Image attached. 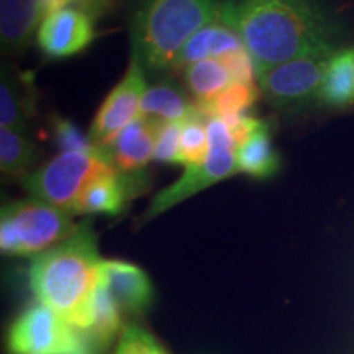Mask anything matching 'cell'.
<instances>
[{
  "instance_id": "obj_1",
  "label": "cell",
  "mask_w": 354,
  "mask_h": 354,
  "mask_svg": "<svg viewBox=\"0 0 354 354\" xmlns=\"http://www.w3.org/2000/svg\"><path fill=\"white\" fill-rule=\"evenodd\" d=\"M220 19L240 33L258 69L338 50L349 37L322 0H225Z\"/></svg>"
},
{
  "instance_id": "obj_2",
  "label": "cell",
  "mask_w": 354,
  "mask_h": 354,
  "mask_svg": "<svg viewBox=\"0 0 354 354\" xmlns=\"http://www.w3.org/2000/svg\"><path fill=\"white\" fill-rule=\"evenodd\" d=\"M102 261L92 223L82 221L74 236L33 259L30 286L35 297L81 330L100 281Z\"/></svg>"
},
{
  "instance_id": "obj_3",
  "label": "cell",
  "mask_w": 354,
  "mask_h": 354,
  "mask_svg": "<svg viewBox=\"0 0 354 354\" xmlns=\"http://www.w3.org/2000/svg\"><path fill=\"white\" fill-rule=\"evenodd\" d=\"M225 0H140L130 20L131 56L145 71H171L185 43L220 19Z\"/></svg>"
},
{
  "instance_id": "obj_4",
  "label": "cell",
  "mask_w": 354,
  "mask_h": 354,
  "mask_svg": "<svg viewBox=\"0 0 354 354\" xmlns=\"http://www.w3.org/2000/svg\"><path fill=\"white\" fill-rule=\"evenodd\" d=\"M71 212L28 197L8 202L0 214V251L3 256H37L77 233Z\"/></svg>"
},
{
  "instance_id": "obj_5",
  "label": "cell",
  "mask_w": 354,
  "mask_h": 354,
  "mask_svg": "<svg viewBox=\"0 0 354 354\" xmlns=\"http://www.w3.org/2000/svg\"><path fill=\"white\" fill-rule=\"evenodd\" d=\"M113 171L117 169L107 149L94 146L86 151L59 153L26 176L24 187L32 197L73 214L84 190L95 179Z\"/></svg>"
},
{
  "instance_id": "obj_6",
  "label": "cell",
  "mask_w": 354,
  "mask_h": 354,
  "mask_svg": "<svg viewBox=\"0 0 354 354\" xmlns=\"http://www.w3.org/2000/svg\"><path fill=\"white\" fill-rule=\"evenodd\" d=\"M210 149L207 159L197 167H189L176 183L161 189L151 198L148 209L141 216V221H151L189 197L202 190L221 183L238 174L236 166V141L227 123L221 118H212L209 122Z\"/></svg>"
},
{
  "instance_id": "obj_7",
  "label": "cell",
  "mask_w": 354,
  "mask_h": 354,
  "mask_svg": "<svg viewBox=\"0 0 354 354\" xmlns=\"http://www.w3.org/2000/svg\"><path fill=\"white\" fill-rule=\"evenodd\" d=\"M7 348L10 354H99L76 326L38 300L10 325Z\"/></svg>"
},
{
  "instance_id": "obj_8",
  "label": "cell",
  "mask_w": 354,
  "mask_h": 354,
  "mask_svg": "<svg viewBox=\"0 0 354 354\" xmlns=\"http://www.w3.org/2000/svg\"><path fill=\"white\" fill-rule=\"evenodd\" d=\"M335 51L313 53L258 69L259 91L276 109L297 110L317 105L318 92Z\"/></svg>"
},
{
  "instance_id": "obj_9",
  "label": "cell",
  "mask_w": 354,
  "mask_h": 354,
  "mask_svg": "<svg viewBox=\"0 0 354 354\" xmlns=\"http://www.w3.org/2000/svg\"><path fill=\"white\" fill-rule=\"evenodd\" d=\"M145 74L146 71L140 61L131 56L125 76L100 105L88 130V138L95 146L107 148L118 133L140 117L141 100L148 88Z\"/></svg>"
},
{
  "instance_id": "obj_10",
  "label": "cell",
  "mask_w": 354,
  "mask_h": 354,
  "mask_svg": "<svg viewBox=\"0 0 354 354\" xmlns=\"http://www.w3.org/2000/svg\"><path fill=\"white\" fill-rule=\"evenodd\" d=\"M94 38V19L76 7L51 13L39 24L37 33L39 50L55 59L77 55L86 50Z\"/></svg>"
},
{
  "instance_id": "obj_11",
  "label": "cell",
  "mask_w": 354,
  "mask_h": 354,
  "mask_svg": "<svg viewBox=\"0 0 354 354\" xmlns=\"http://www.w3.org/2000/svg\"><path fill=\"white\" fill-rule=\"evenodd\" d=\"M100 281L125 313L140 315L153 302L154 290L148 274L138 266L120 259H104L100 266Z\"/></svg>"
},
{
  "instance_id": "obj_12",
  "label": "cell",
  "mask_w": 354,
  "mask_h": 354,
  "mask_svg": "<svg viewBox=\"0 0 354 354\" xmlns=\"http://www.w3.org/2000/svg\"><path fill=\"white\" fill-rule=\"evenodd\" d=\"M141 189L140 174L113 171L95 179L84 190L74 207V215H118Z\"/></svg>"
},
{
  "instance_id": "obj_13",
  "label": "cell",
  "mask_w": 354,
  "mask_h": 354,
  "mask_svg": "<svg viewBox=\"0 0 354 354\" xmlns=\"http://www.w3.org/2000/svg\"><path fill=\"white\" fill-rule=\"evenodd\" d=\"M162 122L140 115L110 143L107 153L115 169L122 174H140L154 158L156 133Z\"/></svg>"
},
{
  "instance_id": "obj_14",
  "label": "cell",
  "mask_w": 354,
  "mask_h": 354,
  "mask_svg": "<svg viewBox=\"0 0 354 354\" xmlns=\"http://www.w3.org/2000/svg\"><path fill=\"white\" fill-rule=\"evenodd\" d=\"M246 50L240 33L228 25L227 21L216 19L203 26L185 43L183 51L176 57L171 71H180L190 64L201 63L205 59H220L232 53Z\"/></svg>"
},
{
  "instance_id": "obj_15",
  "label": "cell",
  "mask_w": 354,
  "mask_h": 354,
  "mask_svg": "<svg viewBox=\"0 0 354 354\" xmlns=\"http://www.w3.org/2000/svg\"><path fill=\"white\" fill-rule=\"evenodd\" d=\"M39 24L37 0H0V43L3 55L24 53L32 44Z\"/></svg>"
},
{
  "instance_id": "obj_16",
  "label": "cell",
  "mask_w": 354,
  "mask_h": 354,
  "mask_svg": "<svg viewBox=\"0 0 354 354\" xmlns=\"http://www.w3.org/2000/svg\"><path fill=\"white\" fill-rule=\"evenodd\" d=\"M317 105L333 110L354 105V43L344 44L331 56L318 92Z\"/></svg>"
},
{
  "instance_id": "obj_17",
  "label": "cell",
  "mask_w": 354,
  "mask_h": 354,
  "mask_svg": "<svg viewBox=\"0 0 354 354\" xmlns=\"http://www.w3.org/2000/svg\"><path fill=\"white\" fill-rule=\"evenodd\" d=\"M238 172L268 179L281 169V158L272 145L269 125L261 120L259 127L236 148Z\"/></svg>"
},
{
  "instance_id": "obj_18",
  "label": "cell",
  "mask_w": 354,
  "mask_h": 354,
  "mask_svg": "<svg viewBox=\"0 0 354 354\" xmlns=\"http://www.w3.org/2000/svg\"><path fill=\"white\" fill-rule=\"evenodd\" d=\"M141 115L162 123L187 122L194 117H203L197 102L190 104L183 92L169 82L148 86L141 100Z\"/></svg>"
},
{
  "instance_id": "obj_19",
  "label": "cell",
  "mask_w": 354,
  "mask_h": 354,
  "mask_svg": "<svg viewBox=\"0 0 354 354\" xmlns=\"http://www.w3.org/2000/svg\"><path fill=\"white\" fill-rule=\"evenodd\" d=\"M184 81L197 104H209L234 84V77L225 61L205 59L185 68Z\"/></svg>"
},
{
  "instance_id": "obj_20",
  "label": "cell",
  "mask_w": 354,
  "mask_h": 354,
  "mask_svg": "<svg viewBox=\"0 0 354 354\" xmlns=\"http://www.w3.org/2000/svg\"><path fill=\"white\" fill-rule=\"evenodd\" d=\"M39 149L25 133L0 127V169L3 174L25 179L32 174Z\"/></svg>"
},
{
  "instance_id": "obj_21",
  "label": "cell",
  "mask_w": 354,
  "mask_h": 354,
  "mask_svg": "<svg viewBox=\"0 0 354 354\" xmlns=\"http://www.w3.org/2000/svg\"><path fill=\"white\" fill-rule=\"evenodd\" d=\"M258 88L259 87L256 84L234 82L209 104L197 105L207 120H212V118L230 120V118L248 115V110L253 107L256 97H258Z\"/></svg>"
},
{
  "instance_id": "obj_22",
  "label": "cell",
  "mask_w": 354,
  "mask_h": 354,
  "mask_svg": "<svg viewBox=\"0 0 354 354\" xmlns=\"http://www.w3.org/2000/svg\"><path fill=\"white\" fill-rule=\"evenodd\" d=\"M209 122L203 117H194L184 122L183 135H180L179 165L185 169L201 166L207 159L210 149Z\"/></svg>"
},
{
  "instance_id": "obj_23",
  "label": "cell",
  "mask_w": 354,
  "mask_h": 354,
  "mask_svg": "<svg viewBox=\"0 0 354 354\" xmlns=\"http://www.w3.org/2000/svg\"><path fill=\"white\" fill-rule=\"evenodd\" d=\"M19 84L3 71L0 82V127L26 133V102L20 94Z\"/></svg>"
},
{
  "instance_id": "obj_24",
  "label": "cell",
  "mask_w": 354,
  "mask_h": 354,
  "mask_svg": "<svg viewBox=\"0 0 354 354\" xmlns=\"http://www.w3.org/2000/svg\"><path fill=\"white\" fill-rule=\"evenodd\" d=\"M113 354H169L156 336L138 322L128 320L118 335Z\"/></svg>"
},
{
  "instance_id": "obj_25",
  "label": "cell",
  "mask_w": 354,
  "mask_h": 354,
  "mask_svg": "<svg viewBox=\"0 0 354 354\" xmlns=\"http://www.w3.org/2000/svg\"><path fill=\"white\" fill-rule=\"evenodd\" d=\"M183 127L184 122H169L159 125L156 133V145H154V161L179 165Z\"/></svg>"
},
{
  "instance_id": "obj_26",
  "label": "cell",
  "mask_w": 354,
  "mask_h": 354,
  "mask_svg": "<svg viewBox=\"0 0 354 354\" xmlns=\"http://www.w3.org/2000/svg\"><path fill=\"white\" fill-rule=\"evenodd\" d=\"M53 136H55V141L61 153L86 151V149L95 146L88 138V135H84L74 123L63 120V118H56L55 123H53Z\"/></svg>"
},
{
  "instance_id": "obj_27",
  "label": "cell",
  "mask_w": 354,
  "mask_h": 354,
  "mask_svg": "<svg viewBox=\"0 0 354 354\" xmlns=\"http://www.w3.org/2000/svg\"><path fill=\"white\" fill-rule=\"evenodd\" d=\"M115 2L117 0H77L74 7L81 8L82 12H86L87 15H91L95 20L104 15L105 12H109Z\"/></svg>"
},
{
  "instance_id": "obj_28",
  "label": "cell",
  "mask_w": 354,
  "mask_h": 354,
  "mask_svg": "<svg viewBox=\"0 0 354 354\" xmlns=\"http://www.w3.org/2000/svg\"><path fill=\"white\" fill-rule=\"evenodd\" d=\"M77 0H37L38 3V10H39V19L41 21L50 17L51 13L63 10V8L68 7H74Z\"/></svg>"
}]
</instances>
